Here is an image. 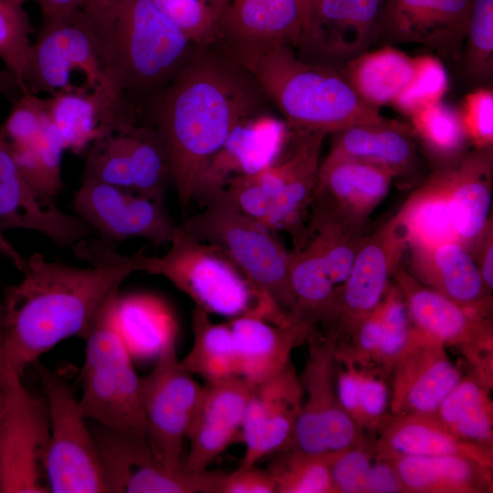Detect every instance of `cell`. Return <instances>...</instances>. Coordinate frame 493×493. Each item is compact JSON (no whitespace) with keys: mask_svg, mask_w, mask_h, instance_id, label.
I'll use <instances>...</instances> for the list:
<instances>
[{"mask_svg":"<svg viewBox=\"0 0 493 493\" xmlns=\"http://www.w3.org/2000/svg\"><path fill=\"white\" fill-rule=\"evenodd\" d=\"M361 403L363 429L378 430L387 417L390 393L384 377L375 370H362Z\"/></svg>","mask_w":493,"mask_h":493,"instance_id":"cell-55","label":"cell"},{"mask_svg":"<svg viewBox=\"0 0 493 493\" xmlns=\"http://www.w3.org/2000/svg\"><path fill=\"white\" fill-rule=\"evenodd\" d=\"M406 249V240L393 217L364 236L348 277L337 287L326 330L342 340L379 306Z\"/></svg>","mask_w":493,"mask_h":493,"instance_id":"cell-15","label":"cell"},{"mask_svg":"<svg viewBox=\"0 0 493 493\" xmlns=\"http://www.w3.org/2000/svg\"><path fill=\"white\" fill-rule=\"evenodd\" d=\"M377 431L379 436L373 442V446L376 454L383 458L457 455L493 467V448L459 439L434 414L387 415Z\"/></svg>","mask_w":493,"mask_h":493,"instance_id":"cell-29","label":"cell"},{"mask_svg":"<svg viewBox=\"0 0 493 493\" xmlns=\"http://www.w3.org/2000/svg\"><path fill=\"white\" fill-rule=\"evenodd\" d=\"M0 229L38 232L59 247L74 246L91 232L85 221L62 211L26 180L1 137Z\"/></svg>","mask_w":493,"mask_h":493,"instance_id":"cell-23","label":"cell"},{"mask_svg":"<svg viewBox=\"0 0 493 493\" xmlns=\"http://www.w3.org/2000/svg\"><path fill=\"white\" fill-rule=\"evenodd\" d=\"M39 5L42 16H58L80 10L87 0H34Z\"/></svg>","mask_w":493,"mask_h":493,"instance_id":"cell-59","label":"cell"},{"mask_svg":"<svg viewBox=\"0 0 493 493\" xmlns=\"http://www.w3.org/2000/svg\"><path fill=\"white\" fill-rule=\"evenodd\" d=\"M193 332V345L181 360L188 372L206 382L238 375L234 339L228 323L214 322L208 312L195 306Z\"/></svg>","mask_w":493,"mask_h":493,"instance_id":"cell-39","label":"cell"},{"mask_svg":"<svg viewBox=\"0 0 493 493\" xmlns=\"http://www.w3.org/2000/svg\"><path fill=\"white\" fill-rule=\"evenodd\" d=\"M464 42L468 77L478 82L489 80L493 75V0H472Z\"/></svg>","mask_w":493,"mask_h":493,"instance_id":"cell-48","label":"cell"},{"mask_svg":"<svg viewBox=\"0 0 493 493\" xmlns=\"http://www.w3.org/2000/svg\"><path fill=\"white\" fill-rule=\"evenodd\" d=\"M195 44L216 40L217 27L226 0H152Z\"/></svg>","mask_w":493,"mask_h":493,"instance_id":"cell-49","label":"cell"},{"mask_svg":"<svg viewBox=\"0 0 493 493\" xmlns=\"http://www.w3.org/2000/svg\"><path fill=\"white\" fill-rule=\"evenodd\" d=\"M446 346L413 325L391 375L392 414H435L463 377Z\"/></svg>","mask_w":493,"mask_h":493,"instance_id":"cell-19","label":"cell"},{"mask_svg":"<svg viewBox=\"0 0 493 493\" xmlns=\"http://www.w3.org/2000/svg\"><path fill=\"white\" fill-rule=\"evenodd\" d=\"M299 3L300 5L302 15H303L304 29H305L308 20H309L310 8H311L313 0H299Z\"/></svg>","mask_w":493,"mask_h":493,"instance_id":"cell-62","label":"cell"},{"mask_svg":"<svg viewBox=\"0 0 493 493\" xmlns=\"http://www.w3.org/2000/svg\"><path fill=\"white\" fill-rule=\"evenodd\" d=\"M413 61L414 72L410 81L392 102L407 116L440 101L448 87L447 73L439 58L422 55L413 58Z\"/></svg>","mask_w":493,"mask_h":493,"instance_id":"cell-50","label":"cell"},{"mask_svg":"<svg viewBox=\"0 0 493 493\" xmlns=\"http://www.w3.org/2000/svg\"><path fill=\"white\" fill-rule=\"evenodd\" d=\"M33 365L45 394L49 423L44 456L48 492L107 493L95 440L79 398L59 373L39 360Z\"/></svg>","mask_w":493,"mask_h":493,"instance_id":"cell-8","label":"cell"},{"mask_svg":"<svg viewBox=\"0 0 493 493\" xmlns=\"http://www.w3.org/2000/svg\"><path fill=\"white\" fill-rule=\"evenodd\" d=\"M296 145L290 155L265 168L261 181L270 202L269 229L283 230L295 248L307 240V225L317 184L320 154L326 134L293 131Z\"/></svg>","mask_w":493,"mask_h":493,"instance_id":"cell-18","label":"cell"},{"mask_svg":"<svg viewBox=\"0 0 493 493\" xmlns=\"http://www.w3.org/2000/svg\"><path fill=\"white\" fill-rule=\"evenodd\" d=\"M27 0H0V60L24 89L33 31L25 9Z\"/></svg>","mask_w":493,"mask_h":493,"instance_id":"cell-47","label":"cell"},{"mask_svg":"<svg viewBox=\"0 0 493 493\" xmlns=\"http://www.w3.org/2000/svg\"><path fill=\"white\" fill-rule=\"evenodd\" d=\"M44 402L16 380L0 418V493L48 492L44 456L49 423Z\"/></svg>","mask_w":493,"mask_h":493,"instance_id":"cell-14","label":"cell"},{"mask_svg":"<svg viewBox=\"0 0 493 493\" xmlns=\"http://www.w3.org/2000/svg\"><path fill=\"white\" fill-rule=\"evenodd\" d=\"M0 254L11 260L16 267L22 273L26 268V259L14 247V246L6 240L0 229Z\"/></svg>","mask_w":493,"mask_h":493,"instance_id":"cell-60","label":"cell"},{"mask_svg":"<svg viewBox=\"0 0 493 493\" xmlns=\"http://www.w3.org/2000/svg\"><path fill=\"white\" fill-rule=\"evenodd\" d=\"M118 292L116 288L110 294L84 338L79 404L86 419L146 436L141 378L116 320Z\"/></svg>","mask_w":493,"mask_h":493,"instance_id":"cell-6","label":"cell"},{"mask_svg":"<svg viewBox=\"0 0 493 493\" xmlns=\"http://www.w3.org/2000/svg\"><path fill=\"white\" fill-rule=\"evenodd\" d=\"M228 325L234 339L237 373L253 385L289 363L293 349L315 330L304 321L278 325L253 315L235 317Z\"/></svg>","mask_w":493,"mask_h":493,"instance_id":"cell-27","label":"cell"},{"mask_svg":"<svg viewBox=\"0 0 493 493\" xmlns=\"http://www.w3.org/2000/svg\"><path fill=\"white\" fill-rule=\"evenodd\" d=\"M20 377L13 370L5 356L0 335V418L6 406L14 384Z\"/></svg>","mask_w":493,"mask_h":493,"instance_id":"cell-58","label":"cell"},{"mask_svg":"<svg viewBox=\"0 0 493 493\" xmlns=\"http://www.w3.org/2000/svg\"><path fill=\"white\" fill-rule=\"evenodd\" d=\"M304 20L299 0H226L215 42L237 61L270 47H299Z\"/></svg>","mask_w":493,"mask_h":493,"instance_id":"cell-21","label":"cell"},{"mask_svg":"<svg viewBox=\"0 0 493 493\" xmlns=\"http://www.w3.org/2000/svg\"><path fill=\"white\" fill-rule=\"evenodd\" d=\"M366 230L367 221L352 218L313 198L307 226V240L317 248L337 287L348 277L356 253L367 235Z\"/></svg>","mask_w":493,"mask_h":493,"instance_id":"cell-34","label":"cell"},{"mask_svg":"<svg viewBox=\"0 0 493 493\" xmlns=\"http://www.w3.org/2000/svg\"><path fill=\"white\" fill-rule=\"evenodd\" d=\"M288 277L296 318L314 328L318 323L327 328L333 315L337 286L309 240L290 252Z\"/></svg>","mask_w":493,"mask_h":493,"instance_id":"cell-37","label":"cell"},{"mask_svg":"<svg viewBox=\"0 0 493 493\" xmlns=\"http://www.w3.org/2000/svg\"><path fill=\"white\" fill-rule=\"evenodd\" d=\"M48 122L46 100L25 89L0 126V137L9 149L23 147L37 140Z\"/></svg>","mask_w":493,"mask_h":493,"instance_id":"cell-51","label":"cell"},{"mask_svg":"<svg viewBox=\"0 0 493 493\" xmlns=\"http://www.w3.org/2000/svg\"><path fill=\"white\" fill-rule=\"evenodd\" d=\"M133 170V191L163 200L171 172L164 145L148 125L136 123L127 128Z\"/></svg>","mask_w":493,"mask_h":493,"instance_id":"cell-41","label":"cell"},{"mask_svg":"<svg viewBox=\"0 0 493 493\" xmlns=\"http://www.w3.org/2000/svg\"><path fill=\"white\" fill-rule=\"evenodd\" d=\"M393 280L404 295L412 325L446 347L458 351L470 366V373L492 388V320L423 285L401 266Z\"/></svg>","mask_w":493,"mask_h":493,"instance_id":"cell-10","label":"cell"},{"mask_svg":"<svg viewBox=\"0 0 493 493\" xmlns=\"http://www.w3.org/2000/svg\"><path fill=\"white\" fill-rule=\"evenodd\" d=\"M93 90L100 72L93 43L81 9L67 16H42L41 26L31 45L24 88L50 96L80 91L75 77Z\"/></svg>","mask_w":493,"mask_h":493,"instance_id":"cell-13","label":"cell"},{"mask_svg":"<svg viewBox=\"0 0 493 493\" xmlns=\"http://www.w3.org/2000/svg\"><path fill=\"white\" fill-rule=\"evenodd\" d=\"M411 275L459 306L491 319L492 296L476 262L458 242L410 246Z\"/></svg>","mask_w":493,"mask_h":493,"instance_id":"cell-25","label":"cell"},{"mask_svg":"<svg viewBox=\"0 0 493 493\" xmlns=\"http://www.w3.org/2000/svg\"><path fill=\"white\" fill-rule=\"evenodd\" d=\"M492 147L475 148L446 166L454 226L459 243L469 254L492 222Z\"/></svg>","mask_w":493,"mask_h":493,"instance_id":"cell-30","label":"cell"},{"mask_svg":"<svg viewBox=\"0 0 493 493\" xmlns=\"http://www.w3.org/2000/svg\"><path fill=\"white\" fill-rule=\"evenodd\" d=\"M236 62L253 76L292 131L327 134L383 119L340 69L303 59L292 47L273 46Z\"/></svg>","mask_w":493,"mask_h":493,"instance_id":"cell-4","label":"cell"},{"mask_svg":"<svg viewBox=\"0 0 493 493\" xmlns=\"http://www.w3.org/2000/svg\"><path fill=\"white\" fill-rule=\"evenodd\" d=\"M181 227L219 247L283 312L299 320L288 277L290 252L275 232L241 213L220 193Z\"/></svg>","mask_w":493,"mask_h":493,"instance_id":"cell-7","label":"cell"},{"mask_svg":"<svg viewBox=\"0 0 493 493\" xmlns=\"http://www.w3.org/2000/svg\"><path fill=\"white\" fill-rule=\"evenodd\" d=\"M340 71L365 102L379 108L392 103L408 84L414 61L404 52L385 45L355 57Z\"/></svg>","mask_w":493,"mask_h":493,"instance_id":"cell-36","label":"cell"},{"mask_svg":"<svg viewBox=\"0 0 493 493\" xmlns=\"http://www.w3.org/2000/svg\"><path fill=\"white\" fill-rule=\"evenodd\" d=\"M22 88L15 78L8 70H0V92L11 95L20 94Z\"/></svg>","mask_w":493,"mask_h":493,"instance_id":"cell-61","label":"cell"},{"mask_svg":"<svg viewBox=\"0 0 493 493\" xmlns=\"http://www.w3.org/2000/svg\"><path fill=\"white\" fill-rule=\"evenodd\" d=\"M237 435L238 432L223 426L192 420L186 435L190 447L184 467L189 471L206 469Z\"/></svg>","mask_w":493,"mask_h":493,"instance_id":"cell-53","label":"cell"},{"mask_svg":"<svg viewBox=\"0 0 493 493\" xmlns=\"http://www.w3.org/2000/svg\"><path fill=\"white\" fill-rule=\"evenodd\" d=\"M467 139L475 148L493 145V91L481 88L467 94L459 111Z\"/></svg>","mask_w":493,"mask_h":493,"instance_id":"cell-54","label":"cell"},{"mask_svg":"<svg viewBox=\"0 0 493 493\" xmlns=\"http://www.w3.org/2000/svg\"><path fill=\"white\" fill-rule=\"evenodd\" d=\"M128 127L104 133L90 143L85 161L83 179L133 191Z\"/></svg>","mask_w":493,"mask_h":493,"instance_id":"cell-45","label":"cell"},{"mask_svg":"<svg viewBox=\"0 0 493 493\" xmlns=\"http://www.w3.org/2000/svg\"><path fill=\"white\" fill-rule=\"evenodd\" d=\"M169 245L161 257L136 253L138 271L166 278L209 314L253 315L278 325L296 322L219 247L193 237L181 226Z\"/></svg>","mask_w":493,"mask_h":493,"instance_id":"cell-5","label":"cell"},{"mask_svg":"<svg viewBox=\"0 0 493 493\" xmlns=\"http://www.w3.org/2000/svg\"><path fill=\"white\" fill-rule=\"evenodd\" d=\"M216 493H277V489L267 470L239 467L231 473L219 472Z\"/></svg>","mask_w":493,"mask_h":493,"instance_id":"cell-56","label":"cell"},{"mask_svg":"<svg viewBox=\"0 0 493 493\" xmlns=\"http://www.w3.org/2000/svg\"><path fill=\"white\" fill-rule=\"evenodd\" d=\"M410 246L458 242L454 226L447 167L435 169L393 216Z\"/></svg>","mask_w":493,"mask_h":493,"instance_id":"cell-32","label":"cell"},{"mask_svg":"<svg viewBox=\"0 0 493 493\" xmlns=\"http://www.w3.org/2000/svg\"><path fill=\"white\" fill-rule=\"evenodd\" d=\"M9 151L35 188L51 197L58 194L61 187V161L65 150L50 121L33 143Z\"/></svg>","mask_w":493,"mask_h":493,"instance_id":"cell-44","label":"cell"},{"mask_svg":"<svg viewBox=\"0 0 493 493\" xmlns=\"http://www.w3.org/2000/svg\"><path fill=\"white\" fill-rule=\"evenodd\" d=\"M409 117L415 138L436 163L435 169L455 164L468 152L469 141L456 109L440 100Z\"/></svg>","mask_w":493,"mask_h":493,"instance_id":"cell-40","label":"cell"},{"mask_svg":"<svg viewBox=\"0 0 493 493\" xmlns=\"http://www.w3.org/2000/svg\"><path fill=\"white\" fill-rule=\"evenodd\" d=\"M73 206L91 229L114 241L143 237L158 247L170 244L177 226L163 200L90 179H83Z\"/></svg>","mask_w":493,"mask_h":493,"instance_id":"cell-16","label":"cell"},{"mask_svg":"<svg viewBox=\"0 0 493 493\" xmlns=\"http://www.w3.org/2000/svg\"><path fill=\"white\" fill-rule=\"evenodd\" d=\"M24 278L5 289L0 335L5 356L18 374L63 340L85 338L110 294L138 271L136 254L79 267L26 259Z\"/></svg>","mask_w":493,"mask_h":493,"instance_id":"cell-2","label":"cell"},{"mask_svg":"<svg viewBox=\"0 0 493 493\" xmlns=\"http://www.w3.org/2000/svg\"><path fill=\"white\" fill-rule=\"evenodd\" d=\"M330 152L377 164L393 178H413L420 166L415 136L411 124L383 119L357 123L332 133Z\"/></svg>","mask_w":493,"mask_h":493,"instance_id":"cell-28","label":"cell"},{"mask_svg":"<svg viewBox=\"0 0 493 493\" xmlns=\"http://www.w3.org/2000/svg\"><path fill=\"white\" fill-rule=\"evenodd\" d=\"M271 467L277 493H333L330 467L339 453L282 450Z\"/></svg>","mask_w":493,"mask_h":493,"instance_id":"cell-43","label":"cell"},{"mask_svg":"<svg viewBox=\"0 0 493 493\" xmlns=\"http://www.w3.org/2000/svg\"><path fill=\"white\" fill-rule=\"evenodd\" d=\"M81 13L100 67L98 87L139 120L196 44L152 0H87Z\"/></svg>","mask_w":493,"mask_h":493,"instance_id":"cell-3","label":"cell"},{"mask_svg":"<svg viewBox=\"0 0 493 493\" xmlns=\"http://www.w3.org/2000/svg\"><path fill=\"white\" fill-rule=\"evenodd\" d=\"M472 0H384L375 40L414 43L455 58L465 41Z\"/></svg>","mask_w":493,"mask_h":493,"instance_id":"cell-20","label":"cell"},{"mask_svg":"<svg viewBox=\"0 0 493 493\" xmlns=\"http://www.w3.org/2000/svg\"><path fill=\"white\" fill-rule=\"evenodd\" d=\"M253 386L236 374L206 382L205 385L201 387L192 420L239 432Z\"/></svg>","mask_w":493,"mask_h":493,"instance_id":"cell-42","label":"cell"},{"mask_svg":"<svg viewBox=\"0 0 493 493\" xmlns=\"http://www.w3.org/2000/svg\"><path fill=\"white\" fill-rule=\"evenodd\" d=\"M382 337L373 362V370L382 376L391 375L403 352L411 331V320L404 295L393 280L383 300Z\"/></svg>","mask_w":493,"mask_h":493,"instance_id":"cell-46","label":"cell"},{"mask_svg":"<svg viewBox=\"0 0 493 493\" xmlns=\"http://www.w3.org/2000/svg\"><path fill=\"white\" fill-rule=\"evenodd\" d=\"M383 3L384 0H313L298 47L309 61L341 69L375 41Z\"/></svg>","mask_w":493,"mask_h":493,"instance_id":"cell-17","label":"cell"},{"mask_svg":"<svg viewBox=\"0 0 493 493\" xmlns=\"http://www.w3.org/2000/svg\"><path fill=\"white\" fill-rule=\"evenodd\" d=\"M381 457V456H380ZM393 467L404 492H492V467L457 455L395 456L384 458Z\"/></svg>","mask_w":493,"mask_h":493,"instance_id":"cell-31","label":"cell"},{"mask_svg":"<svg viewBox=\"0 0 493 493\" xmlns=\"http://www.w3.org/2000/svg\"><path fill=\"white\" fill-rule=\"evenodd\" d=\"M303 388L291 362L252 389L242 425L245 453L240 467H252L290 441Z\"/></svg>","mask_w":493,"mask_h":493,"instance_id":"cell-22","label":"cell"},{"mask_svg":"<svg viewBox=\"0 0 493 493\" xmlns=\"http://www.w3.org/2000/svg\"><path fill=\"white\" fill-rule=\"evenodd\" d=\"M288 138V128L260 114L239 123L210 162L194 199L203 204L234 177L251 175L277 162Z\"/></svg>","mask_w":493,"mask_h":493,"instance_id":"cell-24","label":"cell"},{"mask_svg":"<svg viewBox=\"0 0 493 493\" xmlns=\"http://www.w3.org/2000/svg\"><path fill=\"white\" fill-rule=\"evenodd\" d=\"M116 320L131 355L157 356L164 346L175 341L177 320L170 306L157 296H118Z\"/></svg>","mask_w":493,"mask_h":493,"instance_id":"cell-35","label":"cell"},{"mask_svg":"<svg viewBox=\"0 0 493 493\" xmlns=\"http://www.w3.org/2000/svg\"><path fill=\"white\" fill-rule=\"evenodd\" d=\"M269 101L240 64L219 47L196 44L171 82L144 106L138 122L160 136L183 208L194 199L210 162L233 130L264 114Z\"/></svg>","mask_w":493,"mask_h":493,"instance_id":"cell-1","label":"cell"},{"mask_svg":"<svg viewBox=\"0 0 493 493\" xmlns=\"http://www.w3.org/2000/svg\"><path fill=\"white\" fill-rule=\"evenodd\" d=\"M300 382L303 399L293 435L282 450L309 454L337 453L365 441L363 430L341 407L334 387L338 336L314 330ZM280 450V451H282Z\"/></svg>","mask_w":493,"mask_h":493,"instance_id":"cell-9","label":"cell"},{"mask_svg":"<svg viewBox=\"0 0 493 493\" xmlns=\"http://www.w3.org/2000/svg\"><path fill=\"white\" fill-rule=\"evenodd\" d=\"M45 100L64 150L80 153L99 136L116 130L111 106L98 88L58 93Z\"/></svg>","mask_w":493,"mask_h":493,"instance_id":"cell-33","label":"cell"},{"mask_svg":"<svg viewBox=\"0 0 493 493\" xmlns=\"http://www.w3.org/2000/svg\"><path fill=\"white\" fill-rule=\"evenodd\" d=\"M107 487L113 493H215L217 471L168 469L146 436L100 425L92 432Z\"/></svg>","mask_w":493,"mask_h":493,"instance_id":"cell-12","label":"cell"},{"mask_svg":"<svg viewBox=\"0 0 493 493\" xmlns=\"http://www.w3.org/2000/svg\"><path fill=\"white\" fill-rule=\"evenodd\" d=\"M492 222L470 252L488 291L493 288V229Z\"/></svg>","mask_w":493,"mask_h":493,"instance_id":"cell-57","label":"cell"},{"mask_svg":"<svg viewBox=\"0 0 493 493\" xmlns=\"http://www.w3.org/2000/svg\"><path fill=\"white\" fill-rule=\"evenodd\" d=\"M2 315H3V301L2 299H0V327H1Z\"/></svg>","mask_w":493,"mask_h":493,"instance_id":"cell-63","label":"cell"},{"mask_svg":"<svg viewBox=\"0 0 493 493\" xmlns=\"http://www.w3.org/2000/svg\"><path fill=\"white\" fill-rule=\"evenodd\" d=\"M393 179L383 167L330 152L320 164L313 198L367 221L386 196Z\"/></svg>","mask_w":493,"mask_h":493,"instance_id":"cell-26","label":"cell"},{"mask_svg":"<svg viewBox=\"0 0 493 493\" xmlns=\"http://www.w3.org/2000/svg\"><path fill=\"white\" fill-rule=\"evenodd\" d=\"M490 388L472 373L463 375L434 414L459 439L493 448Z\"/></svg>","mask_w":493,"mask_h":493,"instance_id":"cell-38","label":"cell"},{"mask_svg":"<svg viewBox=\"0 0 493 493\" xmlns=\"http://www.w3.org/2000/svg\"><path fill=\"white\" fill-rule=\"evenodd\" d=\"M201 387L183 367L175 341L161 350L152 372L141 378L146 438L156 457L170 470L184 467L183 444Z\"/></svg>","mask_w":493,"mask_h":493,"instance_id":"cell-11","label":"cell"},{"mask_svg":"<svg viewBox=\"0 0 493 493\" xmlns=\"http://www.w3.org/2000/svg\"><path fill=\"white\" fill-rule=\"evenodd\" d=\"M377 454L367 440L339 452L331 467L333 493H368Z\"/></svg>","mask_w":493,"mask_h":493,"instance_id":"cell-52","label":"cell"}]
</instances>
